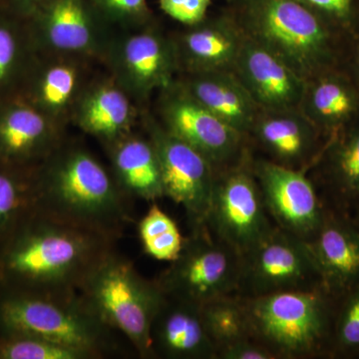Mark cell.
<instances>
[{"label": "cell", "mask_w": 359, "mask_h": 359, "mask_svg": "<svg viewBox=\"0 0 359 359\" xmlns=\"http://www.w3.org/2000/svg\"><path fill=\"white\" fill-rule=\"evenodd\" d=\"M141 121L157 153L165 197L185 210L191 230L205 228L216 169L205 156L167 131L148 110L141 111Z\"/></svg>", "instance_id": "obj_10"}, {"label": "cell", "mask_w": 359, "mask_h": 359, "mask_svg": "<svg viewBox=\"0 0 359 359\" xmlns=\"http://www.w3.org/2000/svg\"><path fill=\"white\" fill-rule=\"evenodd\" d=\"M151 339L154 358L217 359L201 306L166 295L153 321Z\"/></svg>", "instance_id": "obj_22"}, {"label": "cell", "mask_w": 359, "mask_h": 359, "mask_svg": "<svg viewBox=\"0 0 359 359\" xmlns=\"http://www.w3.org/2000/svg\"><path fill=\"white\" fill-rule=\"evenodd\" d=\"M116 30L140 29L154 23L148 0H90Z\"/></svg>", "instance_id": "obj_33"}, {"label": "cell", "mask_w": 359, "mask_h": 359, "mask_svg": "<svg viewBox=\"0 0 359 359\" xmlns=\"http://www.w3.org/2000/svg\"><path fill=\"white\" fill-rule=\"evenodd\" d=\"M233 70L262 109L299 107L306 80L247 35Z\"/></svg>", "instance_id": "obj_19"}, {"label": "cell", "mask_w": 359, "mask_h": 359, "mask_svg": "<svg viewBox=\"0 0 359 359\" xmlns=\"http://www.w3.org/2000/svg\"><path fill=\"white\" fill-rule=\"evenodd\" d=\"M349 217L355 222L356 224L359 226V199L358 202L354 204L353 207L351 208V211H349L348 214Z\"/></svg>", "instance_id": "obj_39"}, {"label": "cell", "mask_w": 359, "mask_h": 359, "mask_svg": "<svg viewBox=\"0 0 359 359\" xmlns=\"http://www.w3.org/2000/svg\"><path fill=\"white\" fill-rule=\"evenodd\" d=\"M353 39L359 35V0H297Z\"/></svg>", "instance_id": "obj_34"}, {"label": "cell", "mask_w": 359, "mask_h": 359, "mask_svg": "<svg viewBox=\"0 0 359 359\" xmlns=\"http://www.w3.org/2000/svg\"><path fill=\"white\" fill-rule=\"evenodd\" d=\"M321 285L335 299L359 283V226L346 212L327 207L323 223L306 241Z\"/></svg>", "instance_id": "obj_18"}, {"label": "cell", "mask_w": 359, "mask_h": 359, "mask_svg": "<svg viewBox=\"0 0 359 359\" xmlns=\"http://www.w3.org/2000/svg\"><path fill=\"white\" fill-rule=\"evenodd\" d=\"M92 62L81 56L39 54L18 95L65 128L93 79Z\"/></svg>", "instance_id": "obj_15"}, {"label": "cell", "mask_w": 359, "mask_h": 359, "mask_svg": "<svg viewBox=\"0 0 359 359\" xmlns=\"http://www.w3.org/2000/svg\"><path fill=\"white\" fill-rule=\"evenodd\" d=\"M48 0H0V6L16 15L27 18Z\"/></svg>", "instance_id": "obj_37"}, {"label": "cell", "mask_w": 359, "mask_h": 359, "mask_svg": "<svg viewBox=\"0 0 359 359\" xmlns=\"http://www.w3.org/2000/svg\"><path fill=\"white\" fill-rule=\"evenodd\" d=\"M241 257L238 297L323 287L308 243L278 226Z\"/></svg>", "instance_id": "obj_13"}, {"label": "cell", "mask_w": 359, "mask_h": 359, "mask_svg": "<svg viewBox=\"0 0 359 359\" xmlns=\"http://www.w3.org/2000/svg\"><path fill=\"white\" fill-rule=\"evenodd\" d=\"M212 0H159L163 13L181 25L192 26L208 16Z\"/></svg>", "instance_id": "obj_35"}, {"label": "cell", "mask_w": 359, "mask_h": 359, "mask_svg": "<svg viewBox=\"0 0 359 359\" xmlns=\"http://www.w3.org/2000/svg\"><path fill=\"white\" fill-rule=\"evenodd\" d=\"M25 20L39 54L103 61L118 32L90 0H48Z\"/></svg>", "instance_id": "obj_12"}, {"label": "cell", "mask_w": 359, "mask_h": 359, "mask_svg": "<svg viewBox=\"0 0 359 359\" xmlns=\"http://www.w3.org/2000/svg\"><path fill=\"white\" fill-rule=\"evenodd\" d=\"M243 32L304 80L342 67L351 37L297 0H233Z\"/></svg>", "instance_id": "obj_3"}, {"label": "cell", "mask_w": 359, "mask_h": 359, "mask_svg": "<svg viewBox=\"0 0 359 359\" xmlns=\"http://www.w3.org/2000/svg\"><path fill=\"white\" fill-rule=\"evenodd\" d=\"M116 334L79 292L13 290L0 299V334L39 337L99 359L119 353Z\"/></svg>", "instance_id": "obj_5"}, {"label": "cell", "mask_w": 359, "mask_h": 359, "mask_svg": "<svg viewBox=\"0 0 359 359\" xmlns=\"http://www.w3.org/2000/svg\"><path fill=\"white\" fill-rule=\"evenodd\" d=\"M308 174L327 207L348 214L359 199V118L327 139Z\"/></svg>", "instance_id": "obj_21"}, {"label": "cell", "mask_w": 359, "mask_h": 359, "mask_svg": "<svg viewBox=\"0 0 359 359\" xmlns=\"http://www.w3.org/2000/svg\"><path fill=\"white\" fill-rule=\"evenodd\" d=\"M252 170L273 224L306 242L311 240L327 211L313 179L306 172L280 166L255 154Z\"/></svg>", "instance_id": "obj_14"}, {"label": "cell", "mask_w": 359, "mask_h": 359, "mask_svg": "<svg viewBox=\"0 0 359 359\" xmlns=\"http://www.w3.org/2000/svg\"><path fill=\"white\" fill-rule=\"evenodd\" d=\"M252 149L280 166L308 172L327 138L297 108L262 109L248 134Z\"/></svg>", "instance_id": "obj_16"}, {"label": "cell", "mask_w": 359, "mask_h": 359, "mask_svg": "<svg viewBox=\"0 0 359 359\" xmlns=\"http://www.w3.org/2000/svg\"><path fill=\"white\" fill-rule=\"evenodd\" d=\"M245 32L231 11L205 18L172 35L179 61V73L233 70Z\"/></svg>", "instance_id": "obj_20"}, {"label": "cell", "mask_w": 359, "mask_h": 359, "mask_svg": "<svg viewBox=\"0 0 359 359\" xmlns=\"http://www.w3.org/2000/svg\"><path fill=\"white\" fill-rule=\"evenodd\" d=\"M242 257L207 226L191 230L176 259L156 278L163 294L202 306L237 294Z\"/></svg>", "instance_id": "obj_8"}, {"label": "cell", "mask_w": 359, "mask_h": 359, "mask_svg": "<svg viewBox=\"0 0 359 359\" xmlns=\"http://www.w3.org/2000/svg\"><path fill=\"white\" fill-rule=\"evenodd\" d=\"M156 110L161 125L205 156L216 172L237 163L250 148L247 135L207 109L177 78L158 92Z\"/></svg>", "instance_id": "obj_11"}, {"label": "cell", "mask_w": 359, "mask_h": 359, "mask_svg": "<svg viewBox=\"0 0 359 359\" xmlns=\"http://www.w3.org/2000/svg\"><path fill=\"white\" fill-rule=\"evenodd\" d=\"M252 146L235 164L216 172L207 228L241 257L275 228L252 170Z\"/></svg>", "instance_id": "obj_7"}, {"label": "cell", "mask_w": 359, "mask_h": 359, "mask_svg": "<svg viewBox=\"0 0 359 359\" xmlns=\"http://www.w3.org/2000/svg\"><path fill=\"white\" fill-rule=\"evenodd\" d=\"M141 111L112 76L92 79L75 108L72 123L105 146L133 132Z\"/></svg>", "instance_id": "obj_23"}, {"label": "cell", "mask_w": 359, "mask_h": 359, "mask_svg": "<svg viewBox=\"0 0 359 359\" xmlns=\"http://www.w3.org/2000/svg\"><path fill=\"white\" fill-rule=\"evenodd\" d=\"M78 292L107 327L128 340L139 358H154L151 330L165 297L155 280L143 278L114 250L90 271Z\"/></svg>", "instance_id": "obj_6"}, {"label": "cell", "mask_w": 359, "mask_h": 359, "mask_svg": "<svg viewBox=\"0 0 359 359\" xmlns=\"http://www.w3.org/2000/svg\"><path fill=\"white\" fill-rule=\"evenodd\" d=\"M0 254V273L15 290L78 292L116 240L32 207Z\"/></svg>", "instance_id": "obj_1"}, {"label": "cell", "mask_w": 359, "mask_h": 359, "mask_svg": "<svg viewBox=\"0 0 359 359\" xmlns=\"http://www.w3.org/2000/svg\"><path fill=\"white\" fill-rule=\"evenodd\" d=\"M217 359H275L268 349L254 339L240 340L223 347Z\"/></svg>", "instance_id": "obj_36"}, {"label": "cell", "mask_w": 359, "mask_h": 359, "mask_svg": "<svg viewBox=\"0 0 359 359\" xmlns=\"http://www.w3.org/2000/svg\"><path fill=\"white\" fill-rule=\"evenodd\" d=\"M34 169L7 166L0 163V237L33 207Z\"/></svg>", "instance_id": "obj_29"}, {"label": "cell", "mask_w": 359, "mask_h": 359, "mask_svg": "<svg viewBox=\"0 0 359 359\" xmlns=\"http://www.w3.org/2000/svg\"><path fill=\"white\" fill-rule=\"evenodd\" d=\"M102 62L139 107L179 74L173 37L165 34L155 22L140 29L118 30Z\"/></svg>", "instance_id": "obj_9"}, {"label": "cell", "mask_w": 359, "mask_h": 359, "mask_svg": "<svg viewBox=\"0 0 359 359\" xmlns=\"http://www.w3.org/2000/svg\"><path fill=\"white\" fill-rule=\"evenodd\" d=\"M0 359H93L90 354L27 335L0 334Z\"/></svg>", "instance_id": "obj_32"}, {"label": "cell", "mask_w": 359, "mask_h": 359, "mask_svg": "<svg viewBox=\"0 0 359 359\" xmlns=\"http://www.w3.org/2000/svg\"><path fill=\"white\" fill-rule=\"evenodd\" d=\"M138 231L144 252L160 262L176 259L185 241L176 222L155 203L141 219Z\"/></svg>", "instance_id": "obj_30"}, {"label": "cell", "mask_w": 359, "mask_h": 359, "mask_svg": "<svg viewBox=\"0 0 359 359\" xmlns=\"http://www.w3.org/2000/svg\"><path fill=\"white\" fill-rule=\"evenodd\" d=\"M359 358V283L337 299L332 358Z\"/></svg>", "instance_id": "obj_31"}, {"label": "cell", "mask_w": 359, "mask_h": 359, "mask_svg": "<svg viewBox=\"0 0 359 359\" xmlns=\"http://www.w3.org/2000/svg\"><path fill=\"white\" fill-rule=\"evenodd\" d=\"M104 147L112 174L129 198L155 202L165 197L159 160L147 135L131 132Z\"/></svg>", "instance_id": "obj_26"}, {"label": "cell", "mask_w": 359, "mask_h": 359, "mask_svg": "<svg viewBox=\"0 0 359 359\" xmlns=\"http://www.w3.org/2000/svg\"><path fill=\"white\" fill-rule=\"evenodd\" d=\"M201 311L217 353L224 346L252 339L244 302L237 294L208 302L201 306Z\"/></svg>", "instance_id": "obj_28"}, {"label": "cell", "mask_w": 359, "mask_h": 359, "mask_svg": "<svg viewBox=\"0 0 359 359\" xmlns=\"http://www.w3.org/2000/svg\"><path fill=\"white\" fill-rule=\"evenodd\" d=\"M65 128L20 95L0 101V163L32 169L65 140Z\"/></svg>", "instance_id": "obj_17"}, {"label": "cell", "mask_w": 359, "mask_h": 359, "mask_svg": "<svg viewBox=\"0 0 359 359\" xmlns=\"http://www.w3.org/2000/svg\"><path fill=\"white\" fill-rule=\"evenodd\" d=\"M242 299L252 339L275 359L332 358L337 299L325 287Z\"/></svg>", "instance_id": "obj_4"}, {"label": "cell", "mask_w": 359, "mask_h": 359, "mask_svg": "<svg viewBox=\"0 0 359 359\" xmlns=\"http://www.w3.org/2000/svg\"><path fill=\"white\" fill-rule=\"evenodd\" d=\"M37 55L25 18L0 6V101L20 93Z\"/></svg>", "instance_id": "obj_27"}, {"label": "cell", "mask_w": 359, "mask_h": 359, "mask_svg": "<svg viewBox=\"0 0 359 359\" xmlns=\"http://www.w3.org/2000/svg\"><path fill=\"white\" fill-rule=\"evenodd\" d=\"M344 67L359 86V35L349 42Z\"/></svg>", "instance_id": "obj_38"}, {"label": "cell", "mask_w": 359, "mask_h": 359, "mask_svg": "<svg viewBox=\"0 0 359 359\" xmlns=\"http://www.w3.org/2000/svg\"><path fill=\"white\" fill-rule=\"evenodd\" d=\"M299 109L330 138L359 118V86L346 68L306 80Z\"/></svg>", "instance_id": "obj_24"}, {"label": "cell", "mask_w": 359, "mask_h": 359, "mask_svg": "<svg viewBox=\"0 0 359 359\" xmlns=\"http://www.w3.org/2000/svg\"><path fill=\"white\" fill-rule=\"evenodd\" d=\"M126 195L95 156L63 141L34 169L33 207L117 241L132 221Z\"/></svg>", "instance_id": "obj_2"}, {"label": "cell", "mask_w": 359, "mask_h": 359, "mask_svg": "<svg viewBox=\"0 0 359 359\" xmlns=\"http://www.w3.org/2000/svg\"><path fill=\"white\" fill-rule=\"evenodd\" d=\"M177 80L222 121L248 136L261 108L233 70L179 73Z\"/></svg>", "instance_id": "obj_25"}]
</instances>
